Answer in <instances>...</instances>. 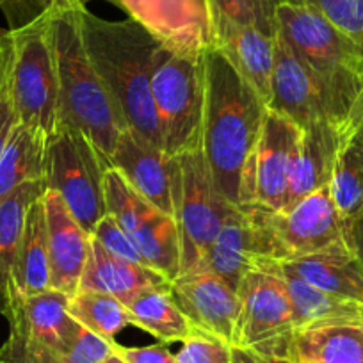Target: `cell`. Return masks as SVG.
Masks as SVG:
<instances>
[{
  "instance_id": "obj_1",
  "label": "cell",
  "mask_w": 363,
  "mask_h": 363,
  "mask_svg": "<svg viewBox=\"0 0 363 363\" xmlns=\"http://www.w3.org/2000/svg\"><path fill=\"white\" fill-rule=\"evenodd\" d=\"M267 104L218 47L205 52V114L201 150L214 187L240 208L242 182Z\"/></svg>"
},
{
  "instance_id": "obj_2",
  "label": "cell",
  "mask_w": 363,
  "mask_h": 363,
  "mask_svg": "<svg viewBox=\"0 0 363 363\" xmlns=\"http://www.w3.org/2000/svg\"><path fill=\"white\" fill-rule=\"evenodd\" d=\"M80 29L91 62L116 102L127 128L162 150L152 96V66L160 41L141 23L106 20L80 6Z\"/></svg>"
},
{
  "instance_id": "obj_3",
  "label": "cell",
  "mask_w": 363,
  "mask_h": 363,
  "mask_svg": "<svg viewBox=\"0 0 363 363\" xmlns=\"http://www.w3.org/2000/svg\"><path fill=\"white\" fill-rule=\"evenodd\" d=\"M277 23L278 34L323 84L331 121L351 138L363 107V43L337 29L305 0H281Z\"/></svg>"
},
{
  "instance_id": "obj_4",
  "label": "cell",
  "mask_w": 363,
  "mask_h": 363,
  "mask_svg": "<svg viewBox=\"0 0 363 363\" xmlns=\"http://www.w3.org/2000/svg\"><path fill=\"white\" fill-rule=\"evenodd\" d=\"M80 6L84 4L77 0H50L45 6L52 15L62 121L82 130L111 166L118 138L127 123L87 55L80 29Z\"/></svg>"
},
{
  "instance_id": "obj_5",
  "label": "cell",
  "mask_w": 363,
  "mask_h": 363,
  "mask_svg": "<svg viewBox=\"0 0 363 363\" xmlns=\"http://www.w3.org/2000/svg\"><path fill=\"white\" fill-rule=\"evenodd\" d=\"M50 9L9 29L13 40V99L18 123L50 143L62 123L57 59Z\"/></svg>"
},
{
  "instance_id": "obj_6",
  "label": "cell",
  "mask_w": 363,
  "mask_h": 363,
  "mask_svg": "<svg viewBox=\"0 0 363 363\" xmlns=\"http://www.w3.org/2000/svg\"><path fill=\"white\" fill-rule=\"evenodd\" d=\"M153 104L162 152L180 157L201 146L205 114V55L193 57L160 43L152 66Z\"/></svg>"
},
{
  "instance_id": "obj_7",
  "label": "cell",
  "mask_w": 363,
  "mask_h": 363,
  "mask_svg": "<svg viewBox=\"0 0 363 363\" xmlns=\"http://www.w3.org/2000/svg\"><path fill=\"white\" fill-rule=\"evenodd\" d=\"M109 167L89 138L68 121H62L48 143L47 189L62 198L77 223L89 235L100 219L107 216L104 177Z\"/></svg>"
},
{
  "instance_id": "obj_8",
  "label": "cell",
  "mask_w": 363,
  "mask_h": 363,
  "mask_svg": "<svg viewBox=\"0 0 363 363\" xmlns=\"http://www.w3.org/2000/svg\"><path fill=\"white\" fill-rule=\"evenodd\" d=\"M178 162L174 221L180 235V274H186L201 269L211 244L240 208L216 191L201 146L178 157Z\"/></svg>"
},
{
  "instance_id": "obj_9",
  "label": "cell",
  "mask_w": 363,
  "mask_h": 363,
  "mask_svg": "<svg viewBox=\"0 0 363 363\" xmlns=\"http://www.w3.org/2000/svg\"><path fill=\"white\" fill-rule=\"evenodd\" d=\"M240 301L233 345L267 362H289L296 335L287 289L277 272L251 271L237 289Z\"/></svg>"
},
{
  "instance_id": "obj_10",
  "label": "cell",
  "mask_w": 363,
  "mask_h": 363,
  "mask_svg": "<svg viewBox=\"0 0 363 363\" xmlns=\"http://www.w3.org/2000/svg\"><path fill=\"white\" fill-rule=\"evenodd\" d=\"M242 208L264 232L271 262L305 257L345 240V223L335 207L330 184L284 211H269L257 205Z\"/></svg>"
},
{
  "instance_id": "obj_11",
  "label": "cell",
  "mask_w": 363,
  "mask_h": 363,
  "mask_svg": "<svg viewBox=\"0 0 363 363\" xmlns=\"http://www.w3.org/2000/svg\"><path fill=\"white\" fill-rule=\"evenodd\" d=\"M50 0H9L18 6L41 11ZM87 6L91 0H77ZM141 23L162 45L184 55L201 57L216 47V11L211 0H109ZM33 15V16H34ZM30 16V18H33Z\"/></svg>"
},
{
  "instance_id": "obj_12",
  "label": "cell",
  "mask_w": 363,
  "mask_h": 363,
  "mask_svg": "<svg viewBox=\"0 0 363 363\" xmlns=\"http://www.w3.org/2000/svg\"><path fill=\"white\" fill-rule=\"evenodd\" d=\"M107 214L116 219L150 267L173 281L180 277V235L177 221L135 193L120 171L104 177Z\"/></svg>"
},
{
  "instance_id": "obj_13",
  "label": "cell",
  "mask_w": 363,
  "mask_h": 363,
  "mask_svg": "<svg viewBox=\"0 0 363 363\" xmlns=\"http://www.w3.org/2000/svg\"><path fill=\"white\" fill-rule=\"evenodd\" d=\"M301 132L303 128L294 121L267 109L260 138L244 174L240 208L257 205L269 211H281L285 207Z\"/></svg>"
},
{
  "instance_id": "obj_14",
  "label": "cell",
  "mask_w": 363,
  "mask_h": 363,
  "mask_svg": "<svg viewBox=\"0 0 363 363\" xmlns=\"http://www.w3.org/2000/svg\"><path fill=\"white\" fill-rule=\"evenodd\" d=\"M169 296L194 330L233 345L239 294L218 274L208 269L180 274L171 281Z\"/></svg>"
},
{
  "instance_id": "obj_15",
  "label": "cell",
  "mask_w": 363,
  "mask_h": 363,
  "mask_svg": "<svg viewBox=\"0 0 363 363\" xmlns=\"http://www.w3.org/2000/svg\"><path fill=\"white\" fill-rule=\"evenodd\" d=\"M111 167L120 171L135 193L174 219L180 182L178 157H167L162 150L150 145L130 128H125L111 157Z\"/></svg>"
},
{
  "instance_id": "obj_16",
  "label": "cell",
  "mask_w": 363,
  "mask_h": 363,
  "mask_svg": "<svg viewBox=\"0 0 363 363\" xmlns=\"http://www.w3.org/2000/svg\"><path fill=\"white\" fill-rule=\"evenodd\" d=\"M267 109L289 118L301 128L317 120L331 121L330 102L323 84L280 34L277 36Z\"/></svg>"
},
{
  "instance_id": "obj_17",
  "label": "cell",
  "mask_w": 363,
  "mask_h": 363,
  "mask_svg": "<svg viewBox=\"0 0 363 363\" xmlns=\"http://www.w3.org/2000/svg\"><path fill=\"white\" fill-rule=\"evenodd\" d=\"M69 296L48 289L34 296L13 298L8 323L9 340L41 345L61 356L79 330V323L68 313Z\"/></svg>"
},
{
  "instance_id": "obj_18",
  "label": "cell",
  "mask_w": 363,
  "mask_h": 363,
  "mask_svg": "<svg viewBox=\"0 0 363 363\" xmlns=\"http://www.w3.org/2000/svg\"><path fill=\"white\" fill-rule=\"evenodd\" d=\"M260 271L296 277L319 291L363 306V262L347 240L335 242L305 257L271 262Z\"/></svg>"
},
{
  "instance_id": "obj_19",
  "label": "cell",
  "mask_w": 363,
  "mask_h": 363,
  "mask_svg": "<svg viewBox=\"0 0 363 363\" xmlns=\"http://www.w3.org/2000/svg\"><path fill=\"white\" fill-rule=\"evenodd\" d=\"M50 287L66 296L79 292L80 278L91 253V235L77 223L62 198L55 191L45 189Z\"/></svg>"
},
{
  "instance_id": "obj_20",
  "label": "cell",
  "mask_w": 363,
  "mask_h": 363,
  "mask_svg": "<svg viewBox=\"0 0 363 363\" xmlns=\"http://www.w3.org/2000/svg\"><path fill=\"white\" fill-rule=\"evenodd\" d=\"M271 262L267 239L246 208L225 223L208 247L201 269H208L237 291L251 271H260Z\"/></svg>"
},
{
  "instance_id": "obj_21",
  "label": "cell",
  "mask_w": 363,
  "mask_h": 363,
  "mask_svg": "<svg viewBox=\"0 0 363 363\" xmlns=\"http://www.w3.org/2000/svg\"><path fill=\"white\" fill-rule=\"evenodd\" d=\"M216 47L269 106L277 36L257 27L239 26L216 13Z\"/></svg>"
},
{
  "instance_id": "obj_22",
  "label": "cell",
  "mask_w": 363,
  "mask_h": 363,
  "mask_svg": "<svg viewBox=\"0 0 363 363\" xmlns=\"http://www.w3.org/2000/svg\"><path fill=\"white\" fill-rule=\"evenodd\" d=\"M345 141H349L345 132L330 120H317L303 127L298 159L284 208L330 184L338 153Z\"/></svg>"
},
{
  "instance_id": "obj_23",
  "label": "cell",
  "mask_w": 363,
  "mask_h": 363,
  "mask_svg": "<svg viewBox=\"0 0 363 363\" xmlns=\"http://www.w3.org/2000/svg\"><path fill=\"white\" fill-rule=\"evenodd\" d=\"M171 281L146 264H132L107 253L91 237V253L80 278L79 291H93L109 294L123 305L135 296L153 289L169 291Z\"/></svg>"
},
{
  "instance_id": "obj_24",
  "label": "cell",
  "mask_w": 363,
  "mask_h": 363,
  "mask_svg": "<svg viewBox=\"0 0 363 363\" xmlns=\"http://www.w3.org/2000/svg\"><path fill=\"white\" fill-rule=\"evenodd\" d=\"M50 287L47 216L43 196L29 207L11 277V299L40 294Z\"/></svg>"
},
{
  "instance_id": "obj_25",
  "label": "cell",
  "mask_w": 363,
  "mask_h": 363,
  "mask_svg": "<svg viewBox=\"0 0 363 363\" xmlns=\"http://www.w3.org/2000/svg\"><path fill=\"white\" fill-rule=\"evenodd\" d=\"M291 363H363V320L296 331Z\"/></svg>"
},
{
  "instance_id": "obj_26",
  "label": "cell",
  "mask_w": 363,
  "mask_h": 363,
  "mask_svg": "<svg viewBox=\"0 0 363 363\" xmlns=\"http://www.w3.org/2000/svg\"><path fill=\"white\" fill-rule=\"evenodd\" d=\"M45 180L26 182L0 200V315L11 305V277L29 207L45 194Z\"/></svg>"
},
{
  "instance_id": "obj_27",
  "label": "cell",
  "mask_w": 363,
  "mask_h": 363,
  "mask_svg": "<svg viewBox=\"0 0 363 363\" xmlns=\"http://www.w3.org/2000/svg\"><path fill=\"white\" fill-rule=\"evenodd\" d=\"M277 274L281 278L285 289H287L296 331L335 323L363 320V306L358 303L347 301V299L319 291V289L312 287L310 284L296 277L280 274V272H277Z\"/></svg>"
},
{
  "instance_id": "obj_28",
  "label": "cell",
  "mask_w": 363,
  "mask_h": 363,
  "mask_svg": "<svg viewBox=\"0 0 363 363\" xmlns=\"http://www.w3.org/2000/svg\"><path fill=\"white\" fill-rule=\"evenodd\" d=\"M48 141L16 123L0 155V200L26 182L45 180Z\"/></svg>"
},
{
  "instance_id": "obj_29",
  "label": "cell",
  "mask_w": 363,
  "mask_h": 363,
  "mask_svg": "<svg viewBox=\"0 0 363 363\" xmlns=\"http://www.w3.org/2000/svg\"><path fill=\"white\" fill-rule=\"evenodd\" d=\"M132 326L153 335L162 344L184 342L194 333V328L171 299L169 291L153 289L135 296L127 303Z\"/></svg>"
},
{
  "instance_id": "obj_30",
  "label": "cell",
  "mask_w": 363,
  "mask_h": 363,
  "mask_svg": "<svg viewBox=\"0 0 363 363\" xmlns=\"http://www.w3.org/2000/svg\"><path fill=\"white\" fill-rule=\"evenodd\" d=\"M68 313L86 330L109 342L127 326H132L127 306L109 294L93 291H79L69 298Z\"/></svg>"
},
{
  "instance_id": "obj_31",
  "label": "cell",
  "mask_w": 363,
  "mask_h": 363,
  "mask_svg": "<svg viewBox=\"0 0 363 363\" xmlns=\"http://www.w3.org/2000/svg\"><path fill=\"white\" fill-rule=\"evenodd\" d=\"M330 191L344 223L363 211V145L354 138H349L338 153Z\"/></svg>"
},
{
  "instance_id": "obj_32",
  "label": "cell",
  "mask_w": 363,
  "mask_h": 363,
  "mask_svg": "<svg viewBox=\"0 0 363 363\" xmlns=\"http://www.w3.org/2000/svg\"><path fill=\"white\" fill-rule=\"evenodd\" d=\"M214 11L239 26L257 27L269 36H278L277 8L281 0H211Z\"/></svg>"
},
{
  "instance_id": "obj_33",
  "label": "cell",
  "mask_w": 363,
  "mask_h": 363,
  "mask_svg": "<svg viewBox=\"0 0 363 363\" xmlns=\"http://www.w3.org/2000/svg\"><path fill=\"white\" fill-rule=\"evenodd\" d=\"M16 123L18 116L13 99V40L9 30H0V155Z\"/></svg>"
},
{
  "instance_id": "obj_34",
  "label": "cell",
  "mask_w": 363,
  "mask_h": 363,
  "mask_svg": "<svg viewBox=\"0 0 363 363\" xmlns=\"http://www.w3.org/2000/svg\"><path fill=\"white\" fill-rule=\"evenodd\" d=\"M337 29L363 43V0H305Z\"/></svg>"
},
{
  "instance_id": "obj_35",
  "label": "cell",
  "mask_w": 363,
  "mask_h": 363,
  "mask_svg": "<svg viewBox=\"0 0 363 363\" xmlns=\"http://www.w3.org/2000/svg\"><path fill=\"white\" fill-rule=\"evenodd\" d=\"M174 363H232V345L212 335L194 331L182 342Z\"/></svg>"
},
{
  "instance_id": "obj_36",
  "label": "cell",
  "mask_w": 363,
  "mask_h": 363,
  "mask_svg": "<svg viewBox=\"0 0 363 363\" xmlns=\"http://www.w3.org/2000/svg\"><path fill=\"white\" fill-rule=\"evenodd\" d=\"M91 237H93L107 253L120 258V260L132 262V264H146V260L143 258V255L139 253L138 247L134 246V242L128 239L127 233L123 232V228L118 225L116 219L111 214L104 216V218L100 219L99 225L95 226V230L91 233Z\"/></svg>"
},
{
  "instance_id": "obj_37",
  "label": "cell",
  "mask_w": 363,
  "mask_h": 363,
  "mask_svg": "<svg viewBox=\"0 0 363 363\" xmlns=\"http://www.w3.org/2000/svg\"><path fill=\"white\" fill-rule=\"evenodd\" d=\"M116 342H109L79 324L75 337L59 356L62 363H104L114 351Z\"/></svg>"
},
{
  "instance_id": "obj_38",
  "label": "cell",
  "mask_w": 363,
  "mask_h": 363,
  "mask_svg": "<svg viewBox=\"0 0 363 363\" xmlns=\"http://www.w3.org/2000/svg\"><path fill=\"white\" fill-rule=\"evenodd\" d=\"M0 359L6 363H62L57 354L29 342L8 340L0 349Z\"/></svg>"
},
{
  "instance_id": "obj_39",
  "label": "cell",
  "mask_w": 363,
  "mask_h": 363,
  "mask_svg": "<svg viewBox=\"0 0 363 363\" xmlns=\"http://www.w3.org/2000/svg\"><path fill=\"white\" fill-rule=\"evenodd\" d=\"M114 351L127 363H174V352H171L169 344L145 345V347H125L116 342Z\"/></svg>"
},
{
  "instance_id": "obj_40",
  "label": "cell",
  "mask_w": 363,
  "mask_h": 363,
  "mask_svg": "<svg viewBox=\"0 0 363 363\" xmlns=\"http://www.w3.org/2000/svg\"><path fill=\"white\" fill-rule=\"evenodd\" d=\"M345 240L363 262V211L354 219L345 223Z\"/></svg>"
},
{
  "instance_id": "obj_41",
  "label": "cell",
  "mask_w": 363,
  "mask_h": 363,
  "mask_svg": "<svg viewBox=\"0 0 363 363\" xmlns=\"http://www.w3.org/2000/svg\"><path fill=\"white\" fill-rule=\"evenodd\" d=\"M232 363H269V362L267 359L260 358L258 354H255L253 351H247V349L232 345Z\"/></svg>"
},
{
  "instance_id": "obj_42",
  "label": "cell",
  "mask_w": 363,
  "mask_h": 363,
  "mask_svg": "<svg viewBox=\"0 0 363 363\" xmlns=\"http://www.w3.org/2000/svg\"><path fill=\"white\" fill-rule=\"evenodd\" d=\"M351 138H354L356 141H359L363 145V111L359 113L358 120H356L354 123V128H352V135Z\"/></svg>"
},
{
  "instance_id": "obj_43",
  "label": "cell",
  "mask_w": 363,
  "mask_h": 363,
  "mask_svg": "<svg viewBox=\"0 0 363 363\" xmlns=\"http://www.w3.org/2000/svg\"><path fill=\"white\" fill-rule=\"evenodd\" d=\"M104 363H127V362H125V359L121 358V356L118 354L116 351H113V352H111V356H109V358H107L106 362H104Z\"/></svg>"
},
{
  "instance_id": "obj_44",
  "label": "cell",
  "mask_w": 363,
  "mask_h": 363,
  "mask_svg": "<svg viewBox=\"0 0 363 363\" xmlns=\"http://www.w3.org/2000/svg\"><path fill=\"white\" fill-rule=\"evenodd\" d=\"M8 2H9V0H0V6H6Z\"/></svg>"
},
{
  "instance_id": "obj_45",
  "label": "cell",
  "mask_w": 363,
  "mask_h": 363,
  "mask_svg": "<svg viewBox=\"0 0 363 363\" xmlns=\"http://www.w3.org/2000/svg\"><path fill=\"white\" fill-rule=\"evenodd\" d=\"M269 363H291V362H285L284 359V362H269Z\"/></svg>"
},
{
  "instance_id": "obj_46",
  "label": "cell",
  "mask_w": 363,
  "mask_h": 363,
  "mask_svg": "<svg viewBox=\"0 0 363 363\" xmlns=\"http://www.w3.org/2000/svg\"><path fill=\"white\" fill-rule=\"evenodd\" d=\"M0 363H6V362H2V359H0Z\"/></svg>"
}]
</instances>
